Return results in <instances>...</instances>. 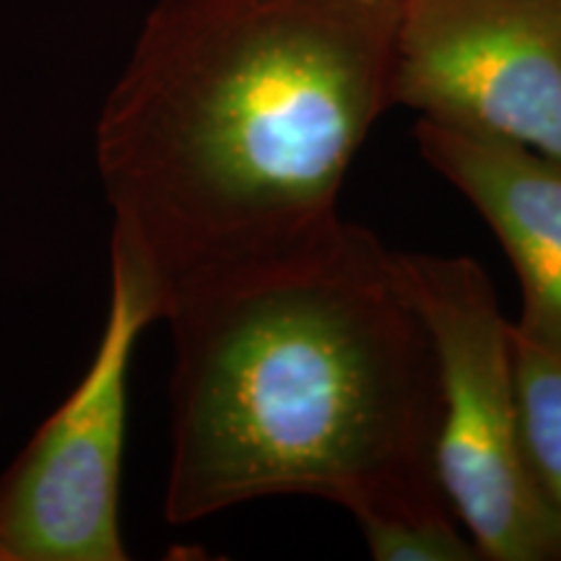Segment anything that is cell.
I'll return each instance as SVG.
<instances>
[{"instance_id": "cell-1", "label": "cell", "mask_w": 561, "mask_h": 561, "mask_svg": "<svg viewBox=\"0 0 561 561\" xmlns=\"http://www.w3.org/2000/svg\"><path fill=\"white\" fill-rule=\"evenodd\" d=\"M401 0H157L96 125L112 265L157 318L341 224Z\"/></svg>"}, {"instance_id": "cell-2", "label": "cell", "mask_w": 561, "mask_h": 561, "mask_svg": "<svg viewBox=\"0 0 561 561\" xmlns=\"http://www.w3.org/2000/svg\"><path fill=\"white\" fill-rule=\"evenodd\" d=\"M164 320L172 525L278 494L322 496L356 523L450 510L432 341L371 231L341 221L187 294Z\"/></svg>"}, {"instance_id": "cell-3", "label": "cell", "mask_w": 561, "mask_h": 561, "mask_svg": "<svg viewBox=\"0 0 561 561\" xmlns=\"http://www.w3.org/2000/svg\"><path fill=\"white\" fill-rule=\"evenodd\" d=\"M430 333L439 388L434 466L447 504L481 559L561 561V533L525 460L515 328L473 257L396 252Z\"/></svg>"}, {"instance_id": "cell-4", "label": "cell", "mask_w": 561, "mask_h": 561, "mask_svg": "<svg viewBox=\"0 0 561 561\" xmlns=\"http://www.w3.org/2000/svg\"><path fill=\"white\" fill-rule=\"evenodd\" d=\"M151 299L112 265L104 331L87 375L0 473V561H125L121 471L128 371Z\"/></svg>"}, {"instance_id": "cell-5", "label": "cell", "mask_w": 561, "mask_h": 561, "mask_svg": "<svg viewBox=\"0 0 561 561\" xmlns=\"http://www.w3.org/2000/svg\"><path fill=\"white\" fill-rule=\"evenodd\" d=\"M396 104L561 161V0H401Z\"/></svg>"}, {"instance_id": "cell-6", "label": "cell", "mask_w": 561, "mask_h": 561, "mask_svg": "<svg viewBox=\"0 0 561 561\" xmlns=\"http://www.w3.org/2000/svg\"><path fill=\"white\" fill-rule=\"evenodd\" d=\"M421 157L473 203L515 265V335L561 356V161L528 146L419 121Z\"/></svg>"}, {"instance_id": "cell-7", "label": "cell", "mask_w": 561, "mask_h": 561, "mask_svg": "<svg viewBox=\"0 0 561 561\" xmlns=\"http://www.w3.org/2000/svg\"><path fill=\"white\" fill-rule=\"evenodd\" d=\"M515 385L525 460L561 533V356L515 335Z\"/></svg>"}, {"instance_id": "cell-8", "label": "cell", "mask_w": 561, "mask_h": 561, "mask_svg": "<svg viewBox=\"0 0 561 561\" xmlns=\"http://www.w3.org/2000/svg\"><path fill=\"white\" fill-rule=\"evenodd\" d=\"M450 510L419 515L369 517L362 520V536L377 561H473L479 549Z\"/></svg>"}]
</instances>
